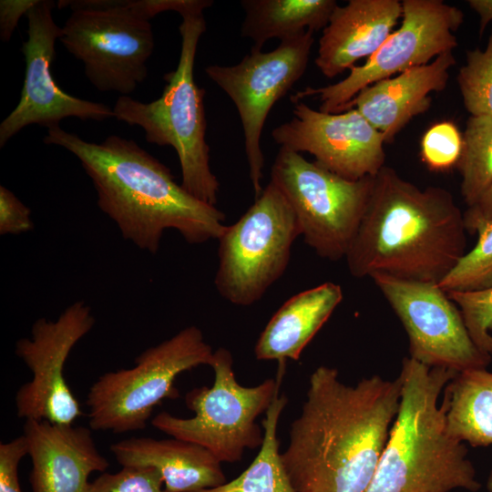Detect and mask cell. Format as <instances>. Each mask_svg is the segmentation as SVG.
Returning a JSON list of instances; mask_svg holds the SVG:
<instances>
[{"mask_svg": "<svg viewBox=\"0 0 492 492\" xmlns=\"http://www.w3.org/2000/svg\"><path fill=\"white\" fill-rule=\"evenodd\" d=\"M401 380L380 375L347 384L337 369L310 375L282 459L296 492H365L401 399Z\"/></svg>", "mask_w": 492, "mask_h": 492, "instance_id": "cell-1", "label": "cell"}, {"mask_svg": "<svg viewBox=\"0 0 492 492\" xmlns=\"http://www.w3.org/2000/svg\"><path fill=\"white\" fill-rule=\"evenodd\" d=\"M43 142L80 161L98 208L140 250L157 253L166 230L197 245L218 240L227 226L222 211L190 194L165 164L132 139L110 135L90 142L58 125L47 128Z\"/></svg>", "mask_w": 492, "mask_h": 492, "instance_id": "cell-2", "label": "cell"}, {"mask_svg": "<svg viewBox=\"0 0 492 492\" xmlns=\"http://www.w3.org/2000/svg\"><path fill=\"white\" fill-rule=\"evenodd\" d=\"M464 213L447 190L420 189L384 165L345 256L355 278L384 274L438 284L466 254Z\"/></svg>", "mask_w": 492, "mask_h": 492, "instance_id": "cell-3", "label": "cell"}, {"mask_svg": "<svg viewBox=\"0 0 492 492\" xmlns=\"http://www.w3.org/2000/svg\"><path fill=\"white\" fill-rule=\"evenodd\" d=\"M457 372L410 357L399 374L398 413L365 492H451L481 488L464 443L446 429L438 398Z\"/></svg>", "mask_w": 492, "mask_h": 492, "instance_id": "cell-4", "label": "cell"}, {"mask_svg": "<svg viewBox=\"0 0 492 492\" xmlns=\"http://www.w3.org/2000/svg\"><path fill=\"white\" fill-rule=\"evenodd\" d=\"M181 17L179 63L164 75L161 96L149 103L119 96L112 109L117 120L140 127L149 143L172 147L180 165L181 186L200 201L216 206L220 183L210 169L205 138V89L194 79L197 47L206 22L203 14Z\"/></svg>", "mask_w": 492, "mask_h": 492, "instance_id": "cell-5", "label": "cell"}, {"mask_svg": "<svg viewBox=\"0 0 492 492\" xmlns=\"http://www.w3.org/2000/svg\"><path fill=\"white\" fill-rule=\"evenodd\" d=\"M214 373L210 387H197L185 395L186 406L195 415L182 418L168 412L153 417L151 425L166 435L197 444L221 464L240 461L246 450L260 448L263 428L257 418L266 413L279 392L284 364L276 377L254 386H243L235 376L231 353L220 347L210 365Z\"/></svg>", "mask_w": 492, "mask_h": 492, "instance_id": "cell-6", "label": "cell"}, {"mask_svg": "<svg viewBox=\"0 0 492 492\" xmlns=\"http://www.w3.org/2000/svg\"><path fill=\"white\" fill-rule=\"evenodd\" d=\"M213 353L201 330L190 325L144 350L133 367L103 374L87 393L89 427L117 434L144 429L157 405L179 396L176 378L210 365Z\"/></svg>", "mask_w": 492, "mask_h": 492, "instance_id": "cell-7", "label": "cell"}, {"mask_svg": "<svg viewBox=\"0 0 492 492\" xmlns=\"http://www.w3.org/2000/svg\"><path fill=\"white\" fill-rule=\"evenodd\" d=\"M56 5L71 10L58 40L82 62L91 85L130 96L148 77L155 47L150 20L128 0H60Z\"/></svg>", "mask_w": 492, "mask_h": 492, "instance_id": "cell-8", "label": "cell"}, {"mask_svg": "<svg viewBox=\"0 0 492 492\" xmlns=\"http://www.w3.org/2000/svg\"><path fill=\"white\" fill-rule=\"evenodd\" d=\"M301 236L295 214L270 181L253 204L220 238L214 284L238 306L260 301L284 273L294 241Z\"/></svg>", "mask_w": 492, "mask_h": 492, "instance_id": "cell-9", "label": "cell"}, {"mask_svg": "<svg viewBox=\"0 0 492 492\" xmlns=\"http://www.w3.org/2000/svg\"><path fill=\"white\" fill-rule=\"evenodd\" d=\"M373 178L349 180L281 148L271 180L291 205L304 242L323 259H345L370 198Z\"/></svg>", "mask_w": 492, "mask_h": 492, "instance_id": "cell-10", "label": "cell"}, {"mask_svg": "<svg viewBox=\"0 0 492 492\" xmlns=\"http://www.w3.org/2000/svg\"><path fill=\"white\" fill-rule=\"evenodd\" d=\"M400 27L361 66L343 80L322 87H306L291 97L293 103L319 97L320 110L339 113L364 88L382 79L432 62L457 46L455 32L464 15L441 0H404Z\"/></svg>", "mask_w": 492, "mask_h": 492, "instance_id": "cell-11", "label": "cell"}, {"mask_svg": "<svg viewBox=\"0 0 492 492\" xmlns=\"http://www.w3.org/2000/svg\"><path fill=\"white\" fill-rule=\"evenodd\" d=\"M313 42V31L308 29L281 41L270 52L251 47L236 65L205 67L207 76L229 96L238 110L255 198L263 190L261 137L264 123L273 105L304 74Z\"/></svg>", "mask_w": 492, "mask_h": 492, "instance_id": "cell-12", "label": "cell"}, {"mask_svg": "<svg viewBox=\"0 0 492 492\" xmlns=\"http://www.w3.org/2000/svg\"><path fill=\"white\" fill-rule=\"evenodd\" d=\"M89 305L77 301L56 321L38 318L30 337L16 341L15 352L32 374L15 397L16 415L25 420L73 425L83 415L80 405L64 376L66 362L75 345L93 328Z\"/></svg>", "mask_w": 492, "mask_h": 492, "instance_id": "cell-13", "label": "cell"}, {"mask_svg": "<svg viewBox=\"0 0 492 492\" xmlns=\"http://www.w3.org/2000/svg\"><path fill=\"white\" fill-rule=\"evenodd\" d=\"M371 279L407 333L410 358L457 373L490 364L491 355L475 344L460 310L437 284L384 274Z\"/></svg>", "mask_w": 492, "mask_h": 492, "instance_id": "cell-14", "label": "cell"}, {"mask_svg": "<svg viewBox=\"0 0 492 492\" xmlns=\"http://www.w3.org/2000/svg\"><path fill=\"white\" fill-rule=\"evenodd\" d=\"M56 5L51 0H38L26 15L27 39L21 48L25 79L18 104L0 124L1 148L32 124L47 129L69 117L83 121L114 118L113 109L108 105L71 96L56 83L51 66L56 57V41L61 36V27L52 14Z\"/></svg>", "mask_w": 492, "mask_h": 492, "instance_id": "cell-15", "label": "cell"}, {"mask_svg": "<svg viewBox=\"0 0 492 492\" xmlns=\"http://www.w3.org/2000/svg\"><path fill=\"white\" fill-rule=\"evenodd\" d=\"M293 104V118L272 131L281 148L307 152L349 180L374 177L385 165L383 135L356 108L327 113L301 101Z\"/></svg>", "mask_w": 492, "mask_h": 492, "instance_id": "cell-16", "label": "cell"}, {"mask_svg": "<svg viewBox=\"0 0 492 492\" xmlns=\"http://www.w3.org/2000/svg\"><path fill=\"white\" fill-rule=\"evenodd\" d=\"M23 436L32 463L33 492H87L89 475L109 466L90 427L27 419Z\"/></svg>", "mask_w": 492, "mask_h": 492, "instance_id": "cell-17", "label": "cell"}, {"mask_svg": "<svg viewBox=\"0 0 492 492\" xmlns=\"http://www.w3.org/2000/svg\"><path fill=\"white\" fill-rule=\"evenodd\" d=\"M455 64L453 52H446L427 65L382 79L361 90L342 112L356 108L385 143H392L414 117L430 108V94L446 87Z\"/></svg>", "mask_w": 492, "mask_h": 492, "instance_id": "cell-18", "label": "cell"}, {"mask_svg": "<svg viewBox=\"0 0 492 492\" xmlns=\"http://www.w3.org/2000/svg\"><path fill=\"white\" fill-rule=\"evenodd\" d=\"M403 15L398 0H350L333 10L323 29L314 63L333 78L363 57H370Z\"/></svg>", "mask_w": 492, "mask_h": 492, "instance_id": "cell-19", "label": "cell"}, {"mask_svg": "<svg viewBox=\"0 0 492 492\" xmlns=\"http://www.w3.org/2000/svg\"><path fill=\"white\" fill-rule=\"evenodd\" d=\"M110 450L122 466L157 468L167 492H195L227 481L221 463L210 451L175 437H132L112 444Z\"/></svg>", "mask_w": 492, "mask_h": 492, "instance_id": "cell-20", "label": "cell"}, {"mask_svg": "<svg viewBox=\"0 0 492 492\" xmlns=\"http://www.w3.org/2000/svg\"><path fill=\"white\" fill-rule=\"evenodd\" d=\"M343 300L337 283L323 282L302 291L275 312L261 333L254 347L258 360L284 364L297 361L306 345L326 323Z\"/></svg>", "mask_w": 492, "mask_h": 492, "instance_id": "cell-21", "label": "cell"}, {"mask_svg": "<svg viewBox=\"0 0 492 492\" xmlns=\"http://www.w3.org/2000/svg\"><path fill=\"white\" fill-rule=\"evenodd\" d=\"M241 35L261 49L272 38L281 41L306 30L323 29L338 5L335 0H242Z\"/></svg>", "mask_w": 492, "mask_h": 492, "instance_id": "cell-22", "label": "cell"}, {"mask_svg": "<svg viewBox=\"0 0 492 492\" xmlns=\"http://www.w3.org/2000/svg\"><path fill=\"white\" fill-rule=\"evenodd\" d=\"M447 432L473 446L492 445V372L457 373L444 389Z\"/></svg>", "mask_w": 492, "mask_h": 492, "instance_id": "cell-23", "label": "cell"}, {"mask_svg": "<svg viewBox=\"0 0 492 492\" xmlns=\"http://www.w3.org/2000/svg\"><path fill=\"white\" fill-rule=\"evenodd\" d=\"M288 403L285 395H275L261 422L263 441L251 464L236 478L195 492H296L279 450L277 428Z\"/></svg>", "mask_w": 492, "mask_h": 492, "instance_id": "cell-24", "label": "cell"}, {"mask_svg": "<svg viewBox=\"0 0 492 492\" xmlns=\"http://www.w3.org/2000/svg\"><path fill=\"white\" fill-rule=\"evenodd\" d=\"M456 167L462 177V197L467 207L472 206L492 181V118L469 117Z\"/></svg>", "mask_w": 492, "mask_h": 492, "instance_id": "cell-25", "label": "cell"}, {"mask_svg": "<svg viewBox=\"0 0 492 492\" xmlns=\"http://www.w3.org/2000/svg\"><path fill=\"white\" fill-rule=\"evenodd\" d=\"M456 79L470 116L492 118V32L485 49L467 51Z\"/></svg>", "mask_w": 492, "mask_h": 492, "instance_id": "cell-26", "label": "cell"}, {"mask_svg": "<svg viewBox=\"0 0 492 492\" xmlns=\"http://www.w3.org/2000/svg\"><path fill=\"white\" fill-rule=\"evenodd\" d=\"M477 241L437 284L446 292L492 287V224L480 228Z\"/></svg>", "mask_w": 492, "mask_h": 492, "instance_id": "cell-27", "label": "cell"}, {"mask_svg": "<svg viewBox=\"0 0 492 492\" xmlns=\"http://www.w3.org/2000/svg\"><path fill=\"white\" fill-rule=\"evenodd\" d=\"M448 297L460 310L475 344L492 354V287L474 291H450Z\"/></svg>", "mask_w": 492, "mask_h": 492, "instance_id": "cell-28", "label": "cell"}, {"mask_svg": "<svg viewBox=\"0 0 492 492\" xmlns=\"http://www.w3.org/2000/svg\"><path fill=\"white\" fill-rule=\"evenodd\" d=\"M463 136L456 125L442 121L430 127L421 141V156L426 166L436 171L456 166L462 154Z\"/></svg>", "mask_w": 492, "mask_h": 492, "instance_id": "cell-29", "label": "cell"}, {"mask_svg": "<svg viewBox=\"0 0 492 492\" xmlns=\"http://www.w3.org/2000/svg\"><path fill=\"white\" fill-rule=\"evenodd\" d=\"M163 477L152 466H125L116 473L103 472L87 492H167Z\"/></svg>", "mask_w": 492, "mask_h": 492, "instance_id": "cell-30", "label": "cell"}, {"mask_svg": "<svg viewBox=\"0 0 492 492\" xmlns=\"http://www.w3.org/2000/svg\"><path fill=\"white\" fill-rule=\"evenodd\" d=\"M34 229L31 210L10 190L0 186V234L18 235Z\"/></svg>", "mask_w": 492, "mask_h": 492, "instance_id": "cell-31", "label": "cell"}, {"mask_svg": "<svg viewBox=\"0 0 492 492\" xmlns=\"http://www.w3.org/2000/svg\"><path fill=\"white\" fill-rule=\"evenodd\" d=\"M26 455L27 445L23 435L0 444V492H22L18 468Z\"/></svg>", "mask_w": 492, "mask_h": 492, "instance_id": "cell-32", "label": "cell"}, {"mask_svg": "<svg viewBox=\"0 0 492 492\" xmlns=\"http://www.w3.org/2000/svg\"><path fill=\"white\" fill-rule=\"evenodd\" d=\"M212 4L211 0H128L129 6L149 20L167 11L178 12L181 16L203 14Z\"/></svg>", "mask_w": 492, "mask_h": 492, "instance_id": "cell-33", "label": "cell"}, {"mask_svg": "<svg viewBox=\"0 0 492 492\" xmlns=\"http://www.w3.org/2000/svg\"><path fill=\"white\" fill-rule=\"evenodd\" d=\"M38 0H1L0 1V38L8 42L23 15L37 3Z\"/></svg>", "mask_w": 492, "mask_h": 492, "instance_id": "cell-34", "label": "cell"}, {"mask_svg": "<svg viewBox=\"0 0 492 492\" xmlns=\"http://www.w3.org/2000/svg\"><path fill=\"white\" fill-rule=\"evenodd\" d=\"M464 220L466 231L470 233H477L480 228L492 224V181L476 203L464 212Z\"/></svg>", "mask_w": 492, "mask_h": 492, "instance_id": "cell-35", "label": "cell"}, {"mask_svg": "<svg viewBox=\"0 0 492 492\" xmlns=\"http://www.w3.org/2000/svg\"><path fill=\"white\" fill-rule=\"evenodd\" d=\"M467 3L479 16V35L481 36L492 21V0H469Z\"/></svg>", "mask_w": 492, "mask_h": 492, "instance_id": "cell-36", "label": "cell"}, {"mask_svg": "<svg viewBox=\"0 0 492 492\" xmlns=\"http://www.w3.org/2000/svg\"><path fill=\"white\" fill-rule=\"evenodd\" d=\"M487 490L488 492H492V469L487 477Z\"/></svg>", "mask_w": 492, "mask_h": 492, "instance_id": "cell-37", "label": "cell"}]
</instances>
